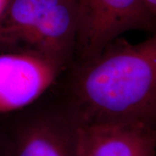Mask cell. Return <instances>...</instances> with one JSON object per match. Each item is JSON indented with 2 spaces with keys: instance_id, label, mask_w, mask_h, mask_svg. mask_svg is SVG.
<instances>
[{
  "instance_id": "cell-9",
  "label": "cell",
  "mask_w": 156,
  "mask_h": 156,
  "mask_svg": "<svg viewBox=\"0 0 156 156\" xmlns=\"http://www.w3.org/2000/svg\"><path fill=\"white\" fill-rule=\"evenodd\" d=\"M0 156H2V142H1V139H0Z\"/></svg>"
},
{
  "instance_id": "cell-4",
  "label": "cell",
  "mask_w": 156,
  "mask_h": 156,
  "mask_svg": "<svg viewBox=\"0 0 156 156\" xmlns=\"http://www.w3.org/2000/svg\"><path fill=\"white\" fill-rule=\"evenodd\" d=\"M63 67L24 51L0 53V114L30 105L55 83Z\"/></svg>"
},
{
  "instance_id": "cell-8",
  "label": "cell",
  "mask_w": 156,
  "mask_h": 156,
  "mask_svg": "<svg viewBox=\"0 0 156 156\" xmlns=\"http://www.w3.org/2000/svg\"><path fill=\"white\" fill-rule=\"evenodd\" d=\"M7 3H8V0H0V16H1L2 12L5 10Z\"/></svg>"
},
{
  "instance_id": "cell-6",
  "label": "cell",
  "mask_w": 156,
  "mask_h": 156,
  "mask_svg": "<svg viewBox=\"0 0 156 156\" xmlns=\"http://www.w3.org/2000/svg\"><path fill=\"white\" fill-rule=\"evenodd\" d=\"M76 122L68 115H39L2 139V156H76Z\"/></svg>"
},
{
  "instance_id": "cell-5",
  "label": "cell",
  "mask_w": 156,
  "mask_h": 156,
  "mask_svg": "<svg viewBox=\"0 0 156 156\" xmlns=\"http://www.w3.org/2000/svg\"><path fill=\"white\" fill-rule=\"evenodd\" d=\"M76 156H156V123L76 122Z\"/></svg>"
},
{
  "instance_id": "cell-3",
  "label": "cell",
  "mask_w": 156,
  "mask_h": 156,
  "mask_svg": "<svg viewBox=\"0 0 156 156\" xmlns=\"http://www.w3.org/2000/svg\"><path fill=\"white\" fill-rule=\"evenodd\" d=\"M78 30L76 53L80 62L98 54L122 34L156 32V18L145 0H76Z\"/></svg>"
},
{
  "instance_id": "cell-7",
  "label": "cell",
  "mask_w": 156,
  "mask_h": 156,
  "mask_svg": "<svg viewBox=\"0 0 156 156\" xmlns=\"http://www.w3.org/2000/svg\"><path fill=\"white\" fill-rule=\"evenodd\" d=\"M145 3L151 13L156 18V0H145Z\"/></svg>"
},
{
  "instance_id": "cell-2",
  "label": "cell",
  "mask_w": 156,
  "mask_h": 156,
  "mask_svg": "<svg viewBox=\"0 0 156 156\" xmlns=\"http://www.w3.org/2000/svg\"><path fill=\"white\" fill-rule=\"evenodd\" d=\"M76 0H8L0 16V51H24L64 68L76 53Z\"/></svg>"
},
{
  "instance_id": "cell-1",
  "label": "cell",
  "mask_w": 156,
  "mask_h": 156,
  "mask_svg": "<svg viewBox=\"0 0 156 156\" xmlns=\"http://www.w3.org/2000/svg\"><path fill=\"white\" fill-rule=\"evenodd\" d=\"M70 95L76 122L156 123V32L136 44L117 38L80 62Z\"/></svg>"
}]
</instances>
